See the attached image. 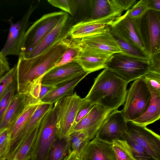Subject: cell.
Returning <instances> with one entry per match:
<instances>
[{
  "instance_id": "cell-1",
  "label": "cell",
  "mask_w": 160,
  "mask_h": 160,
  "mask_svg": "<svg viewBox=\"0 0 160 160\" xmlns=\"http://www.w3.org/2000/svg\"><path fill=\"white\" fill-rule=\"evenodd\" d=\"M69 45L66 38L36 57L26 58L19 55L16 64L17 93L26 95L32 87L41 84L44 75L58 62Z\"/></svg>"
},
{
  "instance_id": "cell-2",
  "label": "cell",
  "mask_w": 160,
  "mask_h": 160,
  "mask_svg": "<svg viewBox=\"0 0 160 160\" xmlns=\"http://www.w3.org/2000/svg\"><path fill=\"white\" fill-rule=\"evenodd\" d=\"M128 84L106 68L94 79L85 98L93 105L113 111L125 103Z\"/></svg>"
},
{
  "instance_id": "cell-3",
  "label": "cell",
  "mask_w": 160,
  "mask_h": 160,
  "mask_svg": "<svg viewBox=\"0 0 160 160\" xmlns=\"http://www.w3.org/2000/svg\"><path fill=\"white\" fill-rule=\"evenodd\" d=\"M57 117L52 107L41 121L32 152L31 160H47L52 147L58 138Z\"/></svg>"
},
{
  "instance_id": "cell-4",
  "label": "cell",
  "mask_w": 160,
  "mask_h": 160,
  "mask_svg": "<svg viewBox=\"0 0 160 160\" xmlns=\"http://www.w3.org/2000/svg\"><path fill=\"white\" fill-rule=\"evenodd\" d=\"M106 68L128 83L149 73L148 60L122 53L112 55L106 63Z\"/></svg>"
},
{
  "instance_id": "cell-5",
  "label": "cell",
  "mask_w": 160,
  "mask_h": 160,
  "mask_svg": "<svg viewBox=\"0 0 160 160\" xmlns=\"http://www.w3.org/2000/svg\"><path fill=\"white\" fill-rule=\"evenodd\" d=\"M151 94L142 77L132 82L127 90L122 113L127 122L132 121L141 116L150 104Z\"/></svg>"
},
{
  "instance_id": "cell-6",
  "label": "cell",
  "mask_w": 160,
  "mask_h": 160,
  "mask_svg": "<svg viewBox=\"0 0 160 160\" xmlns=\"http://www.w3.org/2000/svg\"><path fill=\"white\" fill-rule=\"evenodd\" d=\"M87 102L85 98H81L75 92L55 103L59 139L66 138L69 135L78 112Z\"/></svg>"
},
{
  "instance_id": "cell-7",
  "label": "cell",
  "mask_w": 160,
  "mask_h": 160,
  "mask_svg": "<svg viewBox=\"0 0 160 160\" xmlns=\"http://www.w3.org/2000/svg\"><path fill=\"white\" fill-rule=\"evenodd\" d=\"M66 12H54L46 14L37 20L25 33L22 54H29L56 26Z\"/></svg>"
},
{
  "instance_id": "cell-8",
  "label": "cell",
  "mask_w": 160,
  "mask_h": 160,
  "mask_svg": "<svg viewBox=\"0 0 160 160\" xmlns=\"http://www.w3.org/2000/svg\"><path fill=\"white\" fill-rule=\"evenodd\" d=\"M39 2L31 5L22 18L16 22L13 23L11 19L9 20L10 27L7 38L0 51L4 56H19L22 53L25 33L30 24L29 19Z\"/></svg>"
},
{
  "instance_id": "cell-9",
  "label": "cell",
  "mask_w": 160,
  "mask_h": 160,
  "mask_svg": "<svg viewBox=\"0 0 160 160\" xmlns=\"http://www.w3.org/2000/svg\"><path fill=\"white\" fill-rule=\"evenodd\" d=\"M140 31L144 50L148 55L160 50V12L148 10L141 18Z\"/></svg>"
},
{
  "instance_id": "cell-10",
  "label": "cell",
  "mask_w": 160,
  "mask_h": 160,
  "mask_svg": "<svg viewBox=\"0 0 160 160\" xmlns=\"http://www.w3.org/2000/svg\"><path fill=\"white\" fill-rule=\"evenodd\" d=\"M126 132L130 138L157 160H160V136L146 126L131 121L127 123Z\"/></svg>"
},
{
  "instance_id": "cell-11",
  "label": "cell",
  "mask_w": 160,
  "mask_h": 160,
  "mask_svg": "<svg viewBox=\"0 0 160 160\" xmlns=\"http://www.w3.org/2000/svg\"><path fill=\"white\" fill-rule=\"evenodd\" d=\"M72 17L66 13L56 26L28 55L26 58L36 57L50 49L56 44L69 37L72 26L75 23Z\"/></svg>"
},
{
  "instance_id": "cell-12",
  "label": "cell",
  "mask_w": 160,
  "mask_h": 160,
  "mask_svg": "<svg viewBox=\"0 0 160 160\" xmlns=\"http://www.w3.org/2000/svg\"><path fill=\"white\" fill-rule=\"evenodd\" d=\"M141 19L129 18L126 12L108 26L124 40L145 51L140 31Z\"/></svg>"
},
{
  "instance_id": "cell-13",
  "label": "cell",
  "mask_w": 160,
  "mask_h": 160,
  "mask_svg": "<svg viewBox=\"0 0 160 160\" xmlns=\"http://www.w3.org/2000/svg\"><path fill=\"white\" fill-rule=\"evenodd\" d=\"M112 111L100 105H94L88 113L73 126L70 134L76 132H83L91 140L95 137L101 126Z\"/></svg>"
},
{
  "instance_id": "cell-14",
  "label": "cell",
  "mask_w": 160,
  "mask_h": 160,
  "mask_svg": "<svg viewBox=\"0 0 160 160\" xmlns=\"http://www.w3.org/2000/svg\"><path fill=\"white\" fill-rule=\"evenodd\" d=\"M127 121L122 111H113L105 121L95 137L105 142L112 143L120 138L127 130Z\"/></svg>"
},
{
  "instance_id": "cell-15",
  "label": "cell",
  "mask_w": 160,
  "mask_h": 160,
  "mask_svg": "<svg viewBox=\"0 0 160 160\" xmlns=\"http://www.w3.org/2000/svg\"><path fill=\"white\" fill-rule=\"evenodd\" d=\"M74 39L80 45L110 56L122 53L108 27L107 30L101 33Z\"/></svg>"
},
{
  "instance_id": "cell-16",
  "label": "cell",
  "mask_w": 160,
  "mask_h": 160,
  "mask_svg": "<svg viewBox=\"0 0 160 160\" xmlns=\"http://www.w3.org/2000/svg\"><path fill=\"white\" fill-rule=\"evenodd\" d=\"M71 43L78 52L76 61L83 69L89 73L106 68V63L111 56L94 50L78 43L70 38Z\"/></svg>"
},
{
  "instance_id": "cell-17",
  "label": "cell",
  "mask_w": 160,
  "mask_h": 160,
  "mask_svg": "<svg viewBox=\"0 0 160 160\" xmlns=\"http://www.w3.org/2000/svg\"><path fill=\"white\" fill-rule=\"evenodd\" d=\"M85 71L75 60L49 70L43 76L41 83L43 85L55 86L69 80Z\"/></svg>"
},
{
  "instance_id": "cell-18",
  "label": "cell",
  "mask_w": 160,
  "mask_h": 160,
  "mask_svg": "<svg viewBox=\"0 0 160 160\" xmlns=\"http://www.w3.org/2000/svg\"><path fill=\"white\" fill-rule=\"evenodd\" d=\"M53 104L41 103L15 138L10 142L6 159L13 154L25 138L39 125L42 119L52 107Z\"/></svg>"
},
{
  "instance_id": "cell-19",
  "label": "cell",
  "mask_w": 160,
  "mask_h": 160,
  "mask_svg": "<svg viewBox=\"0 0 160 160\" xmlns=\"http://www.w3.org/2000/svg\"><path fill=\"white\" fill-rule=\"evenodd\" d=\"M123 12L115 0H92L90 19L108 25Z\"/></svg>"
},
{
  "instance_id": "cell-20",
  "label": "cell",
  "mask_w": 160,
  "mask_h": 160,
  "mask_svg": "<svg viewBox=\"0 0 160 160\" xmlns=\"http://www.w3.org/2000/svg\"><path fill=\"white\" fill-rule=\"evenodd\" d=\"M78 158L81 160H116L112 143L96 137L88 143Z\"/></svg>"
},
{
  "instance_id": "cell-21",
  "label": "cell",
  "mask_w": 160,
  "mask_h": 160,
  "mask_svg": "<svg viewBox=\"0 0 160 160\" xmlns=\"http://www.w3.org/2000/svg\"><path fill=\"white\" fill-rule=\"evenodd\" d=\"M89 73L85 71L73 78L56 86L40 101L41 103L53 104L62 98L71 95L78 83Z\"/></svg>"
},
{
  "instance_id": "cell-22",
  "label": "cell",
  "mask_w": 160,
  "mask_h": 160,
  "mask_svg": "<svg viewBox=\"0 0 160 160\" xmlns=\"http://www.w3.org/2000/svg\"><path fill=\"white\" fill-rule=\"evenodd\" d=\"M108 27L106 23L90 19L80 21L72 26L69 37L73 39H80L95 35L105 31Z\"/></svg>"
},
{
  "instance_id": "cell-23",
  "label": "cell",
  "mask_w": 160,
  "mask_h": 160,
  "mask_svg": "<svg viewBox=\"0 0 160 160\" xmlns=\"http://www.w3.org/2000/svg\"><path fill=\"white\" fill-rule=\"evenodd\" d=\"M28 105L27 97L16 93L12 99L0 121V131L8 128Z\"/></svg>"
},
{
  "instance_id": "cell-24",
  "label": "cell",
  "mask_w": 160,
  "mask_h": 160,
  "mask_svg": "<svg viewBox=\"0 0 160 160\" xmlns=\"http://www.w3.org/2000/svg\"><path fill=\"white\" fill-rule=\"evenodd\" d=\"M151 100L146 111L141 116L132 122L146 127L158 120L160 118V93L151 92Z\"/></svg>"
},
{
  "instance_id": "cell-25",
  "label": "cell",
  "mask_w": 160,
  "mask_h": 160,
  "mask_svg": "<svg viewBox=\"0 0 160 160\" xmlns=\"http://www.w3.org/2000/svg\"><path fill=\"white\" fill-rule=\"evenodd\" d=\"M39 125L25 138L10 158L6 160H28L31 158Z\"/></svg>"
},
{
  "instance_id": "cell-26",
  "label": "cell",
  "mask_w": 160,
  "mask_h": 160,
  "mask_svg": "<svg viewBox=\"0 0 160 160\" xmlns=\"http://www.w3.org/2000/svg\"><path fill=\"white\" fill-rule=\"evenodd\" d=\"M40 103L27 105L15 121L8 128L10 142L15 138Z\"/></svg>"
},
{
  "instance_id": "cell-27",
  "label": "cell",
  "mask_w": 160,
  "mask_h": 160,
  "mask_svg": "<svg viewBox=\"0 0 160 160\" xmlns=\"http://www.w3.org/2000/svg\"><path fill=\"white\" fill-rule=\"evenodd\" d=\"M108 27L110 32L122 51V53L131 57L148 60L149 55L144 51L125 41L108 26Z\"/></svg>"
},
{
  "instance_id": "cell-28",
  "label": "cell",
  "mask_w": 160,
  "mask_h": 160,
  "mask_svg": "<svg viewBox=\"0 0 160 160\" xmlns=\"http://www.w3.org/2000/svg\"><path fill=\"white\" fill-rule=\"evenodd\" d=\"M71 151V142L68 137L61 139L57 138L52 147L47 160H63Z\"/></svg>"
},
{
  "instance_id": "cell-29",
  "label": "cell",
  "mask_w": 160,
  "mask_h": 160,
  "mask_svg": "<svg viewBox=\"0 0 160 160\" xmlns=\"http://www.w3.org/2000/svg\"><path fill=\"white\" fill-rule=\"evenodd\" d=\"M92 0H73L74 13L72 17L76 23L91 18Z\"/></svg>"
},
{
  "instance_id": "cell-30",
  "label": "cell",
  "mask_w": 160,
  "mask_h": 160,
  "mask_svg": "<svg viewBox=\"0 0 160 160\" xmlns=\"http://www.w3.org/2000/svg\"><path fill=\"white\" fill-rule=\"evenodd\" d=\"M112 144L116 160H135L129 145L122 137L114 141Z\"/></svg>"
},
{
  "instance_id": "cell-31",
  "label": "cell",
  "mask_w": 160,
  "mask_h": 160,
  "mask_svg": "<svg viewBox=\"0 0 160 160\" xmlns=\"http://www.w3.org/2000/svg\"><path fill=\"white\" fill-rule=\"evenodd\" d=\"M68 137L70 141L71 151L75 153L78 158L90 140L87 134L82 132L71 133Z\"/></svg>"
},
{
  "instance_id": "cell-32",
  "label": "cell",
  "mask_w": 160,
  "mask_h": 160,
  "mask_svg": "<svg viewBox=\"0 0 160 160\" xmlns=\"http://www.w3.org/2000/svg\"><path fill=\"white\" fill-rule=\"evenodd\" d=\"M129 145L135 160H157L143 147L132 140L126 132L122 137Z\"/></svg>"
},
{
  "instance_id": "cell-33",
  "label": "cell",
  "mask_w": 160,
  "mask_h": 160,
  "mask_svg": "<svg viewBox=\"0 0 160 160\" xmlns=\"http://www.w3.org/2000/svg\"><path fill=\"white\" fill-rule=\"evenodd\" d=\"M16 80L9 86L0 98V121L17 92Z\"/></svg>"
},
{
  "instance_id": "cell-34",
  "label": "cell",
  "mask_w": 160,
  "mask_h": 160,
  "mask_svg": "<svg viewBox=\"0 0 160 160\" xmlns=\"http://www.w3.org/2000/svg\"><path fill=\"white\" fill-rule=\"evenodd\" d=\"M149 10L147 0H141L127 11V15L132 19L140 18Z\"/></svg>"
},
{
  "instance_id": "cell-35",
  "label": "cell",
  "mask_w": 160,
  "mask_h": 160,
  "mask_svg": "<svg viewBox=\"0 0 160 160\" xmlns=\"http://www.w3.org/2000/svg\"><path fill=\"white\" fill-rule=\"evenodd\" d=\"M68 39L69 43L68 47L63 54L59 61L53 68L60 66L76 60L78 54V50L72 44L69 37L68 38Z\"/></svg>"
},
{
  "instance_id": "cell-36",
  "label": "cell",
  "mask_w": 160,
  "mask_h": 160,
  "mask_svg": "<svg viewBox=\"0 0 160 160\" xmlns=\"http://www.w3.org/2000/svg\"><path fill=\"white\" fill-rule=\"evenodd\" d=\"M16 80V64L0 78V98L10 85Z\"/></svg>"
},
{
  "instance_id": "cell-37",
  "label": "cell",
  "mask_w": 160,
  "mask_h": 160,
  "mask_svg": "<svg viewBox=\"0 0 160 160\" xmlns=\"http://www.w3.org/2000/svg\"><path fill=\"white\" fill-rule=\"evenodd\" d=\"M142 78L151 92L160 93V74L149 72Z\"/></svg>"
},
{
  "instance_id": "cell-38",
  "label": "cell",
  "mask_w": 160,
  "mask_h": 160,
  "mask_svg": "<svg viewBox=\"0 0 160 160\" xmlns=\"http://www.w3.org/2000/svg\"><path fill=\"white\" fill-rule=\"evenodd\" d=\"M52 5L59 8L72 16L73 12V0H48Z\"/></svg>"
},
{
  "instance_id": "cell-39",
  "label": "cell",
  "mask_w": 160,
  "mask_h": 160,
  "mask_svg": "<svg viewBox=\"0 0 160 160\" xmlns=\"http://www.w3.org/2000/svg\"><path fill=\"white\" fill-rule=\"evenodd\" d=\"M149 72L160 74V50L149 55Z\"/></svg>"
},
{
  "instance_id": "cell-40",
  "label": "cell",
  "mask_w": 160,
  "mask_h": 160,
  "mask_svg": "<svg viewBox=\"0 0 160 160\" xmlns=\"http://www.w3.org/2000/svg\"><path fill=\"white\" fill-rule=\"evenodd\" d=\"M94 105L87 101L78 112L73 126L85 117L90 111Z\"/></svg>"
},
{
  "instance_id": "cell-41",
  "label": "cell",
  "mask_w": 160,
  "mask_h": 160,
  "mask_svg": "<svg viewBox=\"0 0 160 160\" xmlns=\"http://www.w3.org/2000/svg\"><path fill=\"white\" fill-rule=\"evenodd\" d=\"M6 56L0 52V78L10 69Z\"/></svg>"
},
{
  "instance_id": "cell-42",
  "label": "cell",
  "mask_w": 160,
  "mask_h": 160,
  "mask_svg": "<svg viewBox=\"0 0 160 160\" xmlns=\"http://www.w3.org/2000/svg\"><path fill=\"white\" fill-rule=\"evenodd\" d=\"M115 1L123 11L129 9L138 1L136 0H115Z\"/></svg>"
},
{
  "instance_id": "cell-43",
  "label": "cell",
  "mask_w": 160,
  "mask_h": 160,
  "mask_svg": "<svg viewBox=\"0 0 160 160\" xmlns=\"http://www.w3.org/2000/svg\"><path fill=\"white\" fill-rule=\"evenodd\" d=\"M10 140L8 139L0 146V160H5L9 149Z\"/></svg>"
},
{
  "instance_id": "cell-44",
  "label": "cell",
  "mask_w": 160,
  "mask_h": 160,
  "mask_svg": "<svg viewBox=\"0 0 160 160\" xmlns=\"http://www.w3.org/2000/svg\"><path fill=\"white\" fill-rule=\"evenodd\" d=\"M55 87V86H48L41 84L40 91L38 97V101L40 103V100L48 93L53 89Z\"/></svg>"
},
{
  "instance_id": "cell-45",
  "label": "cell",
  "mask_w": 160,
  "mask_h": 160,
  "mask_svg": "<svg viewBox=\"0 0 160 160\" xmlns=\"http://www.w3.org/2000/svg\"><path fill=\"white\" fill-rule=\"evenodd\" d=\"M149 10L160 12V0H147Z\"/></svg>"
},
{
  "instance_id": "cell-46",
  "label": "cell",
  "mask_w": 160,
  "mask_h": 160,
  "mask_svg": "<svg viewBox=\"0 0 160 160\" xmlns=\"http://www.w3.org/2000/svg\"><path fill=\"white\" fill-rule=\"evenodd\" d=\"M9 139V131L8 128L0 131V146L4 144Z\"/></svg>"
},
{
  "instance_id": "cell-47",
  "label": "cell",
  "mask_w": 160,
  "mask_h": 160,
  "mask_svg": "<svg viewBox=\"0 0 160 160\" xmlns=\"http://www.w3.org/2000/svg\"><path fill=\"white\" fill-rule=\"evenodd\" d=\"M78 157L76 154L71 151L63 160H75Z\"/></svg>"
},
{
  "instance_id": "cell-48",
  "label": "cell",
  "mask_w": 160,
  "mask_h": 160,
  "mask_svg": "<svg viewBox=\"0 0 160 160\" xmlns=\"http://www.w3.org/2000/svg\"><path fill=\"white\" fill-rule=\"evenodd\" d=\"M75 160H81L80 159H79L78 157Z\"/></svg>"
},
{
  "instance_id": "cell-49",
  "label": "cell",
  "mask_w": 160,
  "mask_h": 160,
  "mask_svg": "<svg viewBox=\"0 0 160 160\" xmlns=\"http://www.w3.org/2000/svg\"><path fill=\"white\" fill-rule=\"evenodd\" d=\"M28 160H31V158H30L29 159H28Z\"/></svg>"
},
{
  "instance_id": "cell-50",
  "label": "cell",
  "mask_w": 160,
  "mask_h": 160,
  "mask_svg": "<svg viewBox=\"0 0 160 160\" xmlns=\"http://www.w3.org/2000/svg\"></svg>"
}]
</instances>
